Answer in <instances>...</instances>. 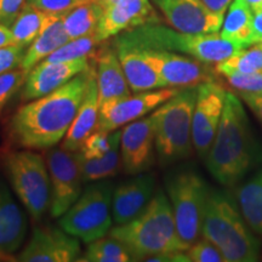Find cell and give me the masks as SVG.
Returning <instances> with one entry per match:
<instances>
[{"mask_svg": "<svg viewBox=\"0 0 262 262\" xmlns=\"http://www.w3.org/2000/svg\"><path fill=\"white\" fill-rule=\"evenodd\" d=\"M90 70L52 93L28 101L16 111L10 122V136L27 149H50L63 140L73 123L91 73Z\"/></svg>", "mask_w": 262, "mask_h": 262, "instance_id": "6da1fadb", "label": "cell"}, {"mask_svg": "<svg viewBox=\"0 0 262 262\" xmlns=\"http://www.w3.org/2000/svg\"><path fill=\"white\" fill-rule=\"evenodd\" d=\"M261 159L260 145L241 98L227 91L220 125L204 159L206 168L219 183L233 187Z\"/></svg>", "mask_w": 262, "mask_h": 262, "instance_id": "7a4b0ae2", "label": "cell"}, {"mask_svg": "<svg viewBox=\"0 0 262 262\" xmlns=\"http://www.w3.org/2000/svg\"><path fill=\"white\" fill-rule=\"evenodd\" d=\"M108 235L124 244L133 261H147L156 255L186 251L180 241L171 204L159 189L135 219L111 228Z\"/></svg>", "mask_w": 262, "mask_h": 262, "instance_id": "3957f363", "label": "cell"}, {"mask_svg": "<svg viewBox=\"0 0 262 262\" xmlns=\"http://www.w3.org/2000/svg\"><path fill=\"white\" fill-rule=\"evenodd\" d=\"M202 235L220 249L226 262H255L261 257L260 241L245 221L237 201L222 191H209Z\"/></svg>", "mask_w": 262, "mask_h": 262, "instance_id": "277c9868", "label": "cell"}, {"mask_svg": "<svg viewBox=\"0 0 262 262\" xmlns=\"http://www.w3.org/2000/svg\"><path fill=\"white\" fill-rule=\"evenodd\" d=\"M119 38L141 49L185 54L208 64L225 61L244 49L242 45L226 40L219 33L189 34L160 24L141 26L123 33Z\"/></svg>", "mask_w": 262, "mask_h": 262, "instance_id": "5b68a950", "label": "cell"}, {"mask_svg": "<svg viewBox=\"0 0 262 262\" xmlns=\"http://www.w3.org/2000/svg\"><path fill=\"white\" fill-rule=\"evenodd\" d=\"M196 94L198 85L182 88L150 114L155 126L156 152L162 165H170L192 156L194 149L192 124Z\"/></svg>", "mask_w": 262, "mask_h": 262, "instance_id": "8992f818", "label": "cell"}, {"mask_svg": "<svg viewBox=\"0 0 262 262\" xmlns=\"http://www.w3.org/2000/svg\"><path fill=\"white\" fill-rule=\"evenodd\" d=\"M3 164L12 191L35 221L50 208V175L48 163L33 149L6 153Z\"/></svg>", "mask_w": 262, "mask_h": 262, "instance_id": "52a82bcc", "label": "cell"}, {"mask_svg": "<svg viewBox=\"0 0 262 262\" xmlns=\"http://www.w3.org/2000/svg\"><path fill=\"white\" fill-rule=\"evenodd\" d=\"M166 194L171 204L178 234L187 249L202 235L206 199L210 188L194 170H180L165 180Z\"/></svg>", "mask_w": 262, "mask_h": 262, "instance_id": "ba28073f", "label": "cell"}, {"mask_svg": "<svg viewBox=\"0 0 262 262\" xmlns=\"http://www.w3.org/2000/svg\"><path fill=\"white\" fill-rule=\"evenodd\" d=\"M113 185L95 181L61 216L58 225L67 233L89 244L110 233L113 226Z\"/></svg>", "mask_w": 262, "mask_h": 262, "instance_id": "9c48e42d", "label": "cell"}, {"mask_svg": "<svg viewBox=\"0 0 262 262\" xmlns=\"http://www.w3.org/2000/svg\"><path fill=\"white\" fill-rule=\"evenodd\" d=\"M50 175V215L60 219L83 192V175L78 152L60 147L50 148L47 156Z\"/></svg>", "mask_w": 262, "mask_h": 262, "instance_id": "30bf717a", "label": "cell"}, {"mask_svg": "<svg viewBox=\"0 0 262 262\" xmlns=\"http://www.w3.org/2000/svg\"><path fill=\"white\" fill-rule=\"evenodd\" d=\"M179 91V88H162L110 101L100 107L96 130L112 133L120 126H125L126 124L141 119L175 96Z\"/></svg>", "mask_w": 262, "mask_h": 262, "instance_id": "8fae6325", "label": "cell"}, {"mask_svg": "<svg viewBox=\"0 0 262 262\" xmlns=\"http://www.w3.org/2000/svg\"><path fill=\"white\" fill-rule=\"evenodd\" d=\"M226 91L214 80L198 85V94L193 112L192 139L194 150L205 159L220 125L224 113Z\"/></svg>", "mask_w": 262, "mask_h": 262, "instance_id": "7c38bea8", "label": "cell"}, {"mask_svg": "<svg viewBox=\"0 0 262 262\" xmlns=\"http://www.w3.org/2000/svg\"><path fill=\"white\" fill-rule=\"evenodd\" d=\"M142 50L165 88L196 86L204 81L214 80L215 68L212 70L210 64L194 57L179 55L171 51L147 49Z\"/></svg>", "mask_w": 262, "mask_h": 262, "instance_id": "4fadbf2b", "label": "cell"}, {"mask_svg": "<svg viewBox=\"0 0 262 262\" xmlns=\"http://www.w3.org/2000/svg\"><path fill=\"white\" fill-rule=\"evenodd\" d=\"M80 243L77 237L55 226L33 229L31 238L17 256L22 262H73L79 261Z\"/></svg>", "mask_w": 262, "mask_h": 262, "instance_id": "5bb4252c", "label": "cell"}, {"mask_svg": "<svg viewBox=\"0 0 262 262\" xmlns=\"http://www.w3.org/2000/svg\"><path fill=\"white\" fill-rule=\"evenodd\" d=\"M170 27L189 34L219 33L225 16L215 14L203 0H152Z\"/></svg>", "mask_w": 262, "mask_h": 262, "instance_id": "9a60e30c", "label": "cell"}, {"mask_svg": "<svg viewBox=\"0 0 262 262\" xmlns=\"http://www.w3.org/2000/svg\"><path fill=\"white\" fill-rule=\"evenodd\" d=\"M155 126L152 117L126 124L120 135L122 168L127 175L148 171L155 164Z\"/></svg>", "mask_w": 262, "mask_h": 262, "instance_id": "2e32d148", "label": "cell"}, {"mask_svg": "<svg viewBox=\"0 0 262 262\" xmlns=\"http://www.w3.org/2000/svg\"><path fill=\"white\" fill-rule=\"evenodd\" d=\"M93 56L81 57L67 62L41 61L28 72L21 100L24 102L35 100L52 93L73 79L75 75L90 70Z\"/></svg>", "mask_w": 262, "mask_h": 262, "instance_id": "e0dca14e", "label": "cell"}, {"mask_svg": "<svg viewBox=\"0 0 262 262\" xmlns=\"http://www.w3.org/2000/svg\"><path fill=\"white\" fill-rule=\"evenodd\" d=\"M150 24H160L149 0H119L103 10L96 37L101 42L120 33Z\"/></svg>", "mask_w": 262, "mask_h": 262, "instance_id": "ac0fdd59", "label": "cell"}, {"mask_svg": "<svg viewBox=\"0 0 262 262\" xmlns=\"http://www.w3.org/2000/svg\"><path fill=\"white\" fill-rule=\"evenodd\" d=\"M156 176L153 173H137L113 191L112 215L116 225L135 219L155 195Z\"/></svg>", "mask_w": 262, "mask_h": 262, "instance_id": "d6986e66", "label": "cell"}, {"mask_svg": "<svg viewBox=\"0 0 262 262\" xmlns=\"http://www.w3.org/2000/svg\"><path fill=\"white\" fill-rule=\"evenodd\" d=\"M93 60L96 68L100 107L110 101L130 96L133 91L127 84L125 73L114 47L100 48L95 51Z\"/></svg>", "mask_w": 262, "mask_h": 262, "instance_id": "ffe728a7", "label": "cell"}, {"mask_svg": "<svg viewBox=\"0 0 262 262\" xmlns=\"http://www.w3.org/2000/svg\"><path fill=\"white\" fill-rule=\"evenodd\" d=\"M113 47L122 63L127 84L134 94L165 88L158 73L147 60L142 49L119 37L114 40Z\"/></svg>", "mask_w": 262, "mask_h": 262, "instance_id": "44dd1931", "label": "cell"}, {"mask_svg": "<svg viewBox=\"0 0 262 262\" xmlns=\"http://www.w3.org/2000/svg\"><path fill=\"white\" fill-rule=\"evenodd\" d=\"M28 219L0 178V256L12 255L25 243Z\"/></svg>", "mask_w": 262, "mask_h": 262, "instance_id": "7402d4cb", "label": "cell"}, {"mask_svg": "<svg viewBox=\"0 0 262 262\" xmlns=\"http://www.w3.org/2000/svg\"><path fill=\"white\" fill-rule=\"evenodd\" d=\"M98 113H100V102H98L96 68H95V64H93L84 98L64 137L62 147L72 152L80 150L84 141L96 130Z\"/></svg>", "mask_w": 262, "mask_h": 262, "instance_id": "603a6c76", "label": "cell"}, {"mask_svg": "<svg viewBox=\"0 0 262 262\" xmlns=\"http://www.w3.org/2000/svg\"><path fill=\"white\" fill-rule=\"evenodd\" d=\"M68 40H70V37L63 27L62 15L49 14L39 35L26 50L19 68L28 74L32 68L50 56L52 52L56 51Z\"/></svg>", "mask_w": 262, "mask_h": 262, "instance_id": "cb8c5ba5", "label": "cell"}, {"mask_svg": "<svg viewBox=\"0 0 262 262\" xmlns=\"http://www.w3.org/2000/svg\"><path fill=\"white\" fill-rule=\"evenodd\" d=\"M235 198L249 227L262 237V165L239 186Z\"/></svg>", "mask_w": 262, "mask_h": 262, "instance_id": "d4e9b609", "label": "cell"}, {"mask_svg": "<svg viewBox=\"0 0 262 262\" xmlns=\"http://www.w3.org/2000/svg\"><path fill=\"white\" fill-rule=\"evenodd\" d=\"M254 12L245 0H233L229 5L228 12L224 18L221 37L226 40L248 48L253 38Z\"/></svg>", "mask_w": 262, "mask_h": 262, "instance_id": "484cf974", "label": "cell"}, {"mask_svg": "<svg viewBox=\"0 0 262 262\" xmlns=\"http://www.w3.org/2000/svg\"><path fill=\"white\" fill-rule=\"evenodd\" d=\"M103 10V6L96 0H89L62 15V22L70 40L96 33Z\"/></svg>", "mask_w": 262, "mask_h": 262, "instance_id": "4316f807", "label": "cell"}, {"mask_svg": "<svg viewBox=\"0 0 262 262\" xmlns=\"http://www.w3.org/2000/svg\"><path fill=\"white\" fill-rule=\"evenodd\" d=\"M78 160H79L81 175L84 183L100 181L116 176L122 166V157H120V136L114 141L112 148L106 155L100 158L88 159L80 155L78 150Z\"/></svg>", "mask_w": 262, "mask_h": 262, "instance_id": "83f0119b", "label": "cell"}, {"mask_svg": "<svg viewBox=\"0 0 262 262\" xmlns=\"http://www.w3.org/2000/svg\"><path fill=\"white\" fill-rule=\"evenodd\" d=\"M48 15V12L41 11L28 2L26 3L15 22L10 27L15 44L28 48L40 33Z\"/></svg>", "mask_w": 262, "mask_h": 262, "instance_id": "f1b7e54d", "label": "cell"}, {"mask_svg": "<svg viewBox=\"0 0 262 262\" xmlns=\"http://www.w3.org/2000/svg\"><path fill=\"white\" fill-rule=\"evenodd\" d=\"M215 72L224 77L231 73L262 72V42L242 49L233 56L216 63Z\"/></svg>", "mask_w": 262, "mask_h": 262, "instance_id": "f546056e", "label": "cell"}, {"mask_svg": "<svg viewBox=\"0 0 262 262\" xmlns=\"http://www.w3.org/2000/svg\"><path fill=\"white\" fill-rule=\"evenodd\" d=\"M85 262H129L133 257L123 243L116 238L108 235L91 242L88 245L83 258Z\"/></svg>", "mask_w": 262, "mask_h": 262, "instance_id": "4dcf8cb0", "label": "cell"}, {"mask_svg": "<svg viewBox=\"0 0 262 262\" xmlns=\"http://www.w3.org/2000/svg\"><path fill=\"white\" fill-rule=\"evenodd\" d=\"M101 44L96 37V33L94 34L85 35V37L71 39L54 51L50 56H48L44 61L48 62H67L78 60L81 57L93 56L96 51V48Z\"/></svg>", "mask_w": 262, "mask_h": 262, "instance_id": "1f68e13d", "label": "cell"}, {"mask_svg": "<svg viewBox=\"0 0 262 262\" xmlns=\"http://www.w3.org/2000/svg\"><path fill=\"white\" fill-rule=\"evenodd\" d=\"M122 135V131L114 130L112 133L95 130L91 135L84 141L80 148V155L88 159L100 158L112 148L114 141Z\"/></svg>", "mask_w": 262, "mask_h": 262, "instance_id": "d6a6232c", "label": "cell"}, {"mask_svg": "<svg viewBox=\"0 0 262 262\" xmlns=\"http://www.w3.org/2000/svg\"><path fill=\"white\" fill-rule=\"evenodd\" d=\"M27 73L21 68L0 75V114L14 95L25 85Z\"/></svg>", "mask_w": 262, "mask_h": 262, "instance_id": "836d02e7", "label": "cell"}, {"mask_svg": "<svg viewBox=\"0 0 262 262\" xmlns=\"http://www.w3.org/2000/svg\"><path fill=\"white\" fill-rule=\"evenodd\" d=\"M227 83L234 90L244 94L261 95L262 96V72L255 73H231L225 75Z\"/></svg>", "mask_w": 262, "mask_h": 262, "instance_id": "e575fe53", "label": "cell"}, {"mask_svg": "<svg viewBox=\"0 0 262 262\" xmlns=\"http://www.w3.org/2000/svg\"><path fill=\"white\" fill-rule=\"evenodd\" d=\"M186 254L189 262H226L220 249L206 238L198 239L186 250Z\"/></svg>", "mask_w": 262, "mask_h": 262, "instance_id": "d590c367", "label": "cell"}, {"mask_svg": "<svg viewBox=\"0 0 262 262\" xmlns=\"http://www.w3.org/2000/svg\"><path fill=\"white\" fill-rule=\"evenodd\" d=\"M27 48L18 44H11L0 48V75L21 67Z\"/></svg>", "mask_w": 262, "mask_h": 262, "instance_id": "8d00e7d4", "label": "cell"}, {"mask_svg": "<svg viewBox=\"0 0 262 262\" xmlns=\"http://www.w3.org/2000/svg\"><path fill=\"white\" fill-rule=\"evenodd\" d=\"M27 2L48 14L63 15L77 5L89 0H27Z\"/></svg>", "mask_w": 262, "mask_h": 262, "instance_id": "74e56055", "label": "cell"}, {"mask_svg": "<svg viewBox=\"0 0 262 262\" xmlns=\"http://www.w3.org/2000/svg\"><path fill=\"white\" fill-rule=\"evenodd\" d=\"M27 0H0V24L11 27Z\"/></svg>", "mask_w": 262, "mask_h": 262, "instance_id": "f35d334b", "label": "cell"}, {"mask_svg": "<svg viewBox=\"0 0 262 262\" xmlns=\"http://www.w3.org/2000/svg\"><path fill=\"white\" fill-rule=\"evenodd\" d=\"M239 97L243 100L248 107L253 111V113L256 116V118L260 120L262 124V96L261 95H253V94H244L239 93Z\"/></svg>", "mask_w": 262, "mask_h": 262, "instance_id": "ab89813d", "label": "cell"}, {"mask_svg": "<svg viewBox=\"0 0 262 262\" xmlns=\"http://www.w3.org/2000/svg\"><path fill=\"white\" fill-rule=\"evenodd\" d=\"M203 2L215 14L225 16L226 11H227L229 5H231L232 0H203Z\"/></svg>", "mask_w": 262, "mask_h": 262, "instance_id": "60d3db41", "label": "cell"}, {"mask_svg": "<svg viewBox=\"0 0 262 262\" xmlns=\"http://www.w3.org/2000/svg\"><path fill=\"white\" fill-rule=\"evenodd\" d=\"M262 42V11L255 12L253 21V38L251 44Z\"/></svg>", "mask_w": 262, "mask_h": 262, "instance_id": "b9f144b4", "label": "cell"}, {"mask_svg": "<svg viewBox=\"0 0 262 262\" xmlns=\"http://www.w3.org/2000/svg\"><path fill=\"white\" fill-rule=\"evenodd\" d=\"M15 44L12 32L10 27H6L3 24H0V48L8 47V45Z\"/></svg>", "mask_w": 262, "mask_h": 262, "instance_id": "7bdbcfd3", "label": "cell"}, {"mask_svg": "<svg viewBox=\"0 0 262 262\" xmlns=\"http://www.w3.org/2000/svg\"><path fill=\"white\" fill-rule=\"evenodd\" d=\"M249 8L253 10V12H258L262 11V0H245Z\"/></svg>", "mask_w": 262, "mask_h": 262, "instance_id": "ee69618b", "label": "cell"}, {"mask_svg": "<svg viewBox=\"0 0 262 262\" xmlns=\"http://www.w3.org/2000/svg\"><path fill=\"white\" fill-rule=\"evenodd\" d=\"M98 4H101L104 8H107V6L112 5V4H116V3L119 2V0H96Z\"/></svg>", "mask_w": 262, "mask_h": 262, "instance_id": "f6af8a7d", "label": "cell"}, {"mask_svg": "<svg viewBox=\"0 0 262 262\" xmlns=\"http://www.w3.org/2000/svg\"><path fill=\"white\" fill-rule=\"evenodd\" d=\"M261 260H262V254H261Z\"/></svg>", "mask_w": 262, "mask_h": 262, "instance_id": "bcb514c9", "label": "cell"}]
</instances>
